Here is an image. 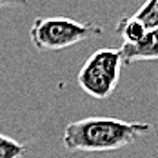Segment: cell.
<instances>
[{
  "instance_id": "cell-1",
  "label": "cell",
  "mask_w": 158,
  "mask_h": 158,
  "mask_svg": "<svg viewBox=\"0 0 158 158\" xmlns=\"http://www.w3.org/2000/svg\"><path fill=\"white\" fill-rule=\"evenodd\" d=\"M149 131L151 126L145 122H126L111 116H89L64 127L62 142L67 151L109 153L133 143Z\"/></svg>"
},
{
  "instance_id": "cell-2",
  "label": "cell",
  "mask_w": 158,
  "mask_h": 158,
  "mask_svg": "<svg viewBox=\"0 0 158 158\" xmlns=\"http://www.w3.org/2000/svg\"><path fill=\"white\" fill-rule=\"evenodd\" d=\"M98 35H102L100 26L65 16H40L29 29L31 44L38 51H62Z\"/></svg>"
},
{
  "instance_id": "cell-3",
  "label": "cell",
  "mask_w": 158,
  "mask_h": 158,
  "mask_svg": "<svg viewBox=\"0 0 158 158\" xmlns=\"http://www.w3.org/2000/svg\"><path fill=\"white\" fill-rule=\"evenodd\" d=\"M122 73V60L118 49L102 48L84 62L80 67L77 82L93 98L104 100L116 89Z\"/></svg>"
},
{
  "instance_id": "cell-4",
  "label": "cell",
  "mask_w": 158,
  "mask_h": 158,
  "mask_svg": "<svg viewBox=\"0 0 158 158\" xmlns=\"http://www.w3.org/2000/svg\"><path fill=\"white\" fill-rule=\"evenodd\" d=\"M118 53L122 65H131L140 60H158V27L149 29L135 44H124Z\"/></svg>"
},
{
  "instance_id": "cell-5",
  "label": "cell",
  "mask_w": 158,
  "mask_h": 158,
  "mask_svg": "<svg viewBox=\"0 0 158 158\" xmlns=\"http://www.w3.org/2000/svg\"><path fill=\"white\" fill-rule=\"evenodd\" d=\"M114 33L124 38V44H135L147 33V29L138 18L127 16V18H122L118 22V26L114 27Z\"/></svg>"
},
{
  "instance_id": "cell-6",
  "label": "cell",
  "mask_w": 158,
  "mask_h": 158,
  "mask_svg": "<svg viewBox=\"0 0 158 158\" xmlns=\"http://www.w3.org/2000/svg\"><path fill=\"white\" fill-rule=\"evenodd\" d=\"M133 16L142 22L147 31L158 27V0H145Z\"/></svg>"
},
{
  "instance_id": "cell-7",
  "label": "cell",
  "mask_w": 158,
  "mask_h": 158,
  "mask_svg": "<svg viewBox=\"0 0 158 158\" xmlns=\"http://www.w3.org/2000/svg\"><path fill=\"white\" fill-rule=\"evenodd\" d=\"M26 145L0 133V158H24Z\"/></svg>"
},
{
  "instance_id": "cell-8",
  "label": "cell",
  "mask_w": 158,
  "mask_h": 158,
  "mask_svg": "<svg viewBox=\"0 0 158 158\" xmlns=\"http://www.w3.org/2000/svg\"><path fill=\"white\" fill-rule=\"evenodd\" d=\"M29 0H0V7H9V6H27Z\"/></svg>"
}]
</instances>
